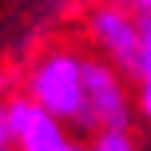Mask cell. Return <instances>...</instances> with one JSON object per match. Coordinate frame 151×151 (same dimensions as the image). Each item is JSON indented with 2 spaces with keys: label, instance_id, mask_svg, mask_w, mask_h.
I'll use <instances>...</instances> for the list:
<instances>
[{
  "label": "cell",
  "instance_id": "8992f818",
  "mask_svg": "<svg viewBox=\"0 0 151 151\" xmlns=\"http://www.w3.org/2000/svg\"><path fill=\"white\" fill-rule=\"evenodd\" d=\"M88 151H139L135 139L127 135V127H111V131H96Z\"/></svg>",
  "mask_w": 151,
  "mask_h": 151
},
{
  "label": "cell",
  "instance_id": "7a4b0ae2",
  "mask_svg": "<svg viewBox=\"0 0 151 151\" xmlns=\"http://www.w3.org/2000/svg\"><path fill=\"white\" fill-rule=\"evenodd\" d=\"M131 119V96L123 88V72L104 56H83V119L80 127L111 131L127 127Z\"/></svg>",
  "mask_w": 151,
  "mask_h": 151
},
{
  "label": "cell",
  "instance_id": "ba28073f",
  "mask_svg": "<svg viewBox=\"0 0 151 151\" xmlns=\"http://www.w3.org/2000/svg\"><path fill=\"white\" fill-rule=\"evenodd\" d=\"M111 4H123V8H131L139 16H151V0H111Z\"/></svg>",
  "mask_w": 151,
  "mask_h": 151
},
{
  "label": "cell",
  "instance_id": "5b68a950",
  "mask_svg": "<svg viewBox=\"0 0 151 151\" xmlns=\"http://www.w3.org/2000/svg\"><path fill=\"white\" fill-rule=\"evenodd\" d=\"M139 111L151 119V16H139Z\"/></svg>",
  "mask_w": 151,
  "mask_h": 151
},
{
  "label": "cell",
  "instance_id": "6da1fadb",
  "mask_svg": "<svg viewBox=\"0 0 151 151\" xmlns=\"http://www.w3.org/2000/svg\"><path fill=\"white\" fill-rule=\"evenodd\" d=\"M24 91L56 119H83V56L68 44H52L28 64Z\"/></svg>",
  "mask_w": 151,
  "mask_h": 151
},
{
  "label": "cell",
  "instance_id": "277c9868",
  "mask_svg": "<svg viewBox=\"0 0 151 151\" xmlns=\"http://www.w3.org/2000/svg\"><path fill=\"white\" fill-rule=\"evenodd\" d=\"M4 107H8V119H12L16 151H83L60 127L64 119H56L48 107H40L28 91H12Z\"/></svg>",
  "mask_w": 151,
  "mask_h": 151
},
{
  "label": "cell",
  "instance_id": "3957f363",
  "mask_svg": "<svg viewBox=\"0 0 151 151\" xmlns=\"http://www.w3.org/2000/svg\"><path fill=\"white\" fill-rule=\"evenodd\" d=\"M88 40L96 44V52L104 60H111L123 76H135L139 68V16H131V8L123 4H96L83 20Z\"/></svg>",
  "mask_w": 151,
  "mask_h": 151
},
{
  "label": "cell",
  "instance_id": "52a82bcc",
  "mask_svg": "<svg viewBox=\"0 0 151 151\" xmlns=\"http://www.w3.org/2000/svg\"><path fill=\"white\" fill-rule=\"evenodd\" d=\"M16 135H12V119H8V107L0 104V151H12Z\"/></svg>",
  "mask_w": 151,
  "mask_h": 151
}]
</instances>
